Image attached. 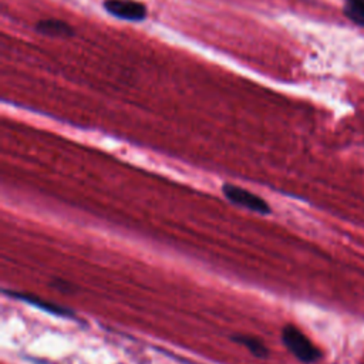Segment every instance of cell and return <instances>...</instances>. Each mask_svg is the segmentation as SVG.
<instances>
[{"label":"cell","instance_id":"obj_1","mask_svg":"<svg viewBox=\"0 0 364 364\" xmlns=\"http://www.w3.org/2000/svg\"><path fill=\"white\" fill-rule=\"evenodd\" d=\"M282 341L287 350L301 363L311 364L320 360L321 351L313 344V341L296 326L287 324L282 330Z\"/></svg>","mask_w":364,"mask_h":364},{"label":"cell","instance_id":"obj_2","mask_svg":"<svg viewBox=\"0 0 364 364\" xmlns=\"http://www.w3.org/2000/svg\"><path fill=\"white\" fill-rule=\"evenodd\" d=\"M222 192L232 203H235L237 206H242L252 212H257V213H263V215L270 213V206L267 205V202L263 198L257 196L256 193H253L242 186L225 183L222 186Z\"/></svg>","mask_w":364,"mask_h":364},{"label":"cell","instance_id":"obj_3","mask_svg":"<svg viewBox=\"0 0 364 364\" xmlns=\"http://www.w3.org/2000/svg\"><path fill=\"white\" fill-rule=\"evenodd\" d=\"M104 9L108 14L125 21H142L146 17V7L136 0H105Z\"/></svg>","mask_w":364,"mask_h":364},{"label":"cell","instance_id":"obj_4","mask_svg":"<svg viewBox=\"0 0 364 364\" xmlns=\"http://www.w3.org/2000/svg\"><path fill=\"white\" fill-rule=\"evenodd\" d=\"M36 31L44 36H53V37H71L74 36V28L58 18H44L40 20L36 24Z\"/></svg>","mask_w":364,"mask_h":364},{"label":"cell","instance_id":"obj_5","mask_svg":"<svg viewBox=\"0 0 364 364\" xmlns=\"http://www.w3.org/2000/svg\"><path fill=\"white\" fill-rule=\"evenodd\" d=\"M6 293H9L10 296H14V297H17V299H20L23 301H27V303H30V304H33V306H36V307H38L41 310H46L48 313L58 314V316H70V313L64 307L55 306V304H53L50 301H44V300H41V299H38L36 296L26 294V293H16V291H6Z\"/></svg>","mask_w":364,"mask_h":364},{"label":"cell","instance_id":"obj_6","mask_svg":"<svg viewBox=\"0 0 364 364\" xmlns=\"http://www.w3.org/2000/svg\"><path fill=\"white\" fill-rule=\"evenodd\" d=\"M343 13L351 23L364 27V0H344Z\"/></svg>","mask_w":364,"mask_h":364},{"label":"cell","instance_id":"obj_7","mask_svg":"<svg viewBox=\"0 0 364 364\" xmlns=\"http://www.w3.org/2000/svg\"><path fill=\"white\" fill-rule=\"evenodd\" d=\"M235 340L237 343H242L253 355L259 357V358H263L267 355V348L266 346L256 337H252V336H236Z\"/></svg>","mask_w":364,"mask_h":364}]
</instances>
